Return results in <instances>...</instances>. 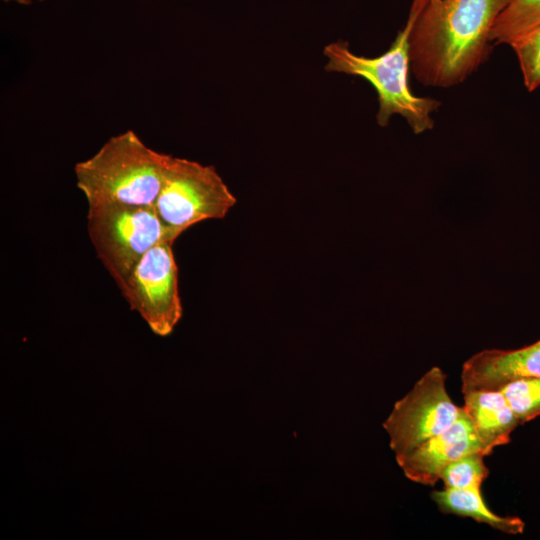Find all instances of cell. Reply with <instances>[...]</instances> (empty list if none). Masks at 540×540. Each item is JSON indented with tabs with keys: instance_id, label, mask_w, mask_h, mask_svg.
Instances as JSON below:
<instances>
[{
	"instance_id": "cell-1",
	"label": "cell",
	"mask_w": 540,
	"mask_h": 540,
	"mask_svg": "<svg viewBox=\"0 0 540 540\" xmlns=\"http://www.w3.org/2000/svg\"><path fill=\"white\" fill-rule=\"evenodd\" d=\"M511 1L434 0L428 4L409 24L410 67L415 78L437 88L465 81L487 60L491 30Z\"/></svg>"
},
{
	"instance_id": "cell-2",
	"label": "cell",
	"mask_w": 540,
	"mask_h": 540,
	"mask_svg": "<svg viewBox=\"0 0 540 540\" xmlns=\"http://www.w3.org/2000/svg\"><path fill=\"white\" fill-rule=\"evenodd\" d=\"M169 157L148 147L133 130H126L75 164L76 185L88 206H154Z\"/></svg>"
},
{
	"instance_id": "cell-3",
	"label": "cell",
	"mask_w": 540,
	"mask_h": 540,
	"mask_svg": "<svg viewBox=\"0 0 540 540\" xmlns=\"http://www.w3.org/2000/svg\"><path fill=\"white\" fill-rule=\"evenodd\" d=\"M411 26L397 33L389 49L376 57L353 53L346 41L329 43L324 48L327 58L325 70L365 79L375 89L379 108L378 125L387 126L393 115L403 117L415 134L433 129L432 114L441 102L430 97L415 95L409 85L410 55L409 34Z\"/></svg>"
},
{
	"instance_id": "cell-4",
	"label": "cell",
	"mask_w": 540,
	"mask_h": 540,
	"mask_svg": "<svg viewBox=\"0 0 540 540\" xmlns=\"http://www.w3.org/2000/svg\"><path fill=\"white\" fill-rule=\"evenodd\" d=\"M87 227L98 258L122 293L146 252L179 236L162 223L154 206L89 205Z\"/></svg>"
},
{
	"instance_id": "cell-5",
	"label": "cell",
	"mask_w": 540,
	"mask_h": 540,
	"mask_svg": "<svg viewBox=\"0 0 540 540\" xmlns=\"http://www.w3.org/2000/svg\"><path fill=\"white\" fill-rule=\"evenodd\" d=\"M237 199L213 165L170 155L154 205L162 223L182 234L209 219H222Z\"/></svg>"
},
{
	"instance_id": "cell-6",
	"label": "cell",
	"mask_w": 540,
	"mask_h": 540,
	"mask_svg": "<svg viewBox=\"0 0 540 540\" xmlns=\"http://www.w3.org/2000/svg\"><path fill=\"white\" fill-rule=\"evenodd\" d=\"M446 378L441 368L432 367L395 403L383 427L396 458L448 429L459 417L462 407L450 398Z\"/></svg>"
},
{
	"instance_id": "cell-7",
	"label": "cell",
	"mask_w": 540,
	"mask_h": 540,
	"mask_svg": "<svg viewBox=\"0 0 540 540\" xmlns=\"http://www.w3.org/2000/svg\"><path fill=\"white\" fill-rule=\"evenodd\" d=\"M174 241H162L147 251L122 293L130 309L141 315L153 333L163 337L173 332L183 313Z\"/></svg>"
},
{
	"instance_id": "cell-8",
	"label": "cell",
	"mask_w": 540,
	"mask_h": 540,
	"mask_svg": "<svg viewBox=\"0 0 540 540\" xmlns=\"http://www.w3.org/2000/svg\"><path fill=\"white\" fill-rule=\"evenodd\" d=\"M474 452L484 455L474 425L462 407L459 417L448 429L429 438L408 454L396 458V461L409 480L433 486L451 462Z\"/></svg>"
},
{
	"instance_id": "cell-9",
	"label": "cell",
	"mask_w": 540,
	"mask_h": 540,
	"mask_svg": "<svg viewBox=\"0 0 540 540\" xmlns=\"http://www.w3.org/2000/svg\"><path fill=\"white\" fill-rule=\"evenodd\" d=\"M526 378H540V340L519 349H488L474 354L463 364L461 390H499Z\"/></svg>"
},
{
	"instance_id": "cell-10",
	"label": "cell",
	"mask_w": 540,
	"mask_h": 540,
	"mask_svg": "<svg viewBox=\"0 0 540 540\" xmlns=\"http://www.w3.org/2000/svg\"><path fill=\"white\" fill-rule=\"evenodd\" d=\"M466 413L488 456L494 448L510 442L520 422L501 390H479L463 393Z\"/></svg>"
},
{
	"instance_id": "cell-11",
	"label": "cell",
	"mask_w": 540,
	"mask_h": 540,
	"mask_svg": "<svg viewBox=\"0 0 540 540\" xmlns=\"http://www.w3.org/2000/svg\"><path fill=\"white\" fill-rule=\"evenodd\" d=\"M430 496L442 513L469 517L506 534L518 535L524 531L525 524L519 517L500 516L489 509L483 500L481 487L444 488L433 490Z\"/></svg>"
},
{
	"instance_id": "cell-12",
	"label": "cell",
	"mask_w": 540,
	"mask_h": 540,
	"mask_svg": "<svg viewBox=\"0 0 540 540\" xmlns=\"http://www.w3.org/2000/svg\"><path fill=\"white\" fill-rule=\"evenodd\" d=\"M540 25V0H512L497 18L491 33L492 44L514 42Z\"/></svg>"
},
{
	"instance_id": "cell-13",
	"label": "cell",
	"mask_w": 540,
	"mask_h": 540,
	"mask_svg": "<svg viewBox=\"0 0 540 540\" xmlns=\"http://www.w3.org/2000/svg\"><path fill=\"white\" fill-rule=\"evenodd\" d=\"M481 452L466 454L451 462L441 473L440 480L446 489H468L481 487L489 469Z\"/></svg>"
},
{
	"instance_id": "cell-14",
	"label": "cell",
	"mask_w": 540,
	"mask_h": 540,
	"mask_svg": "<svg viewBox=\"0 0 540 540\" xmlns=\"http://www.w3.org/2000/svg\"><path fill=\"white\" fill-rule=\"evenodd\" d=\"M520 425L540 416V378L514 380L501 389Z\"/></svg>"
},
{
	"instance_id": "cell-15",
	"label": "cell",
	"mask_w": 540,
	"mask_h": 540,
	"mask_svg": "<svg viewBox=\"0 0 540 540\" xmlns=\"http://www.w3.org/2000/svg\"><path fill=\"white\" fill-rule=\"evenodd\" d=\"M529 92L540 86V25L511 45Z\"/></svg>"
},
{
	"instance_id": "cell-16",
	"label": "cell",
	"mask_w": 540,
	"mask_h": 540,
	"mask_svg": "<svg viewBox=\"0 0 540 540\" xmlns=\"http://www.w3.org/2000/svg\"><path fill=\"white\" fill-rule=\"evenodd\" d=\"M433 1L434 0H412L406 23L412 24L421 11Z\"/></svg>"
},
{
	"instance_id": "cell-17",
	"label": "cell",
	"mask_w": 540,
	"mask_h": 540,
	"mask_svg": "<svg viewBox=\"0 0 540 540\" xmlns=\"http://www.w3.org/2000/svg\"><path fill=\"white\" fill-rule=\"evenodd\" d=\"M5 3H16L19 5L28 6L31 5L34 1L42 2L44 0H2Z\"/></svg>"
}]
</instances>
